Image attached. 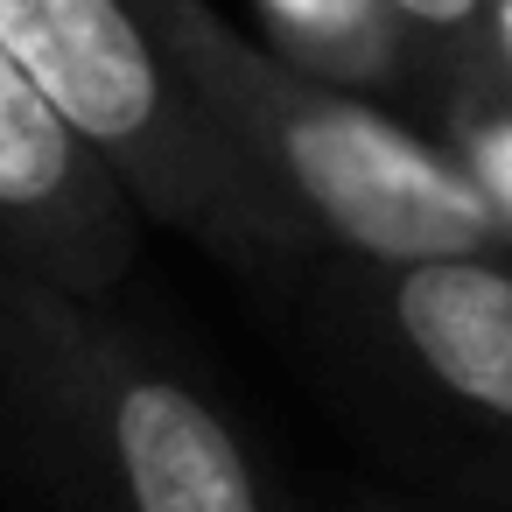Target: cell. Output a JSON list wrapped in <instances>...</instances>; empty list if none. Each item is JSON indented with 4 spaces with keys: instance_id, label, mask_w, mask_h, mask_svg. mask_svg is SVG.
Here are the masks:
<instances>
[{
    "instance_id": "6da1fadb",
    "label": "cell",
    "mask_w": 512,
    "mask_h": 512,
    "mask_svg": "<svg viewBox=\"0 0 512 512\" xmlns=\"http://www.w3.org/2000/svg\"><path fill=\"white\" fill-rule=\"evenodd\" d=\"M0 435L57 512H295L246 428L113 295L0 267Z\"/></svg>"
},
{
    "instance_id": "7a4b0ae2",
    "label": "cell",
    "mask_w": 512,
    "mask_h": 512,
    "mask_svg": "<svg viewBox=\"0 0 512 512\" xmlns=\"http://www.w3.org/2000/svg\"><path fill=\"white\" fill-rule=\"evenodd\" d=\"M141 8L162 22L183 78L260 176V190L302 225L316 260L330 253L351 267H407L512 253L505 211L456 162V148L421 141L344 78H323L246 36L211 0H141Z\"/></svg>"
},
{
    "instance_id": "3957f363",
    "label": "cell",
    "mask_w": 512,
    "mask_h": 512,
    "mask_svg": "<svg viewBox=\"0 0 512 512\" xmlns=\"http://www.w3.org/2000/svg\"><path fill=\"white\" fill-rule=\"evenodd\" d=\"M0 43L148 225L253 274L316 260L302 225L239 162L141 0H0Z\"/></svg>"
},
{
    "instance_id": "277c9868",
    "label": "cell",
    "mask_w": 512,
    "mask_h": 512,
    "mask_svg": "<svg viewBox=\"0 0 512 512\" xmlns=\"http://www.w3.org/2000/svg\"><path fill=\"white\" fill-rule=\"evenodd\" d=\"M337 267L330 309L358 379L463 498L512 512V253Z\"/></svg>"
},
{
    "instance_id": "5b68a950",
    "label": "cell",
    "mask_w": 512,
    "mask_h": 512,
    "mask_svg": "<svg viewBox=\"0 0 512 512\" xmlns=\"http://www.w3.org/2000/svg\"><path fill=\"white\" fill-rule=\"evenodd\" d=\"M141 211L0 43V267L106 302L141 260Z\"/></svg>"
},
{
    "instance_id": "8992f818",
    "label": "cell",
    "mask_w": 512,
    "mask_h": 512,
    "mask_svg": "<svg viewBox=\"0 0 512 512\" xmlns=\"http://www.w3.org/2000/svg\"><path fill=\"white\" fill-rule=\"evenodd\" d=\"M379 15H386L393 43L428 64V78L442 85V106L463 85H477L484 36H491V0H379Z\"/></svg>"
},
{
    "instance_id": "52a82bcc",
    "label": "cell",
    "mask_w": 512,
    "mask_h": 512,
    "mask_svg": "<svg viewBox=\"0 0 512 512\" xmlns=\"http://www.w3.org/2000/svg\"><path fill=\"white\" fill-rule=\"evenodd\" d=\"M463 92H484L498 106H512V0H491V36H484V64H477V85ZM456 92V99H463Z\"/></svg>"
},
{
    "instance_id": "ba28073f",
    "label": "cell",
    "mask_w": 512,
    "mask_h": 512,
    "mask_svg": "<svg viewBox=\"0 0 512 512\" xmlns=\"http://www.w3.org/2000/svg\"><path fill=\"white\" fill-rule=\"evenodd\" d=\"M351 512H407V505H386V498H358Z\"/></svg>"
}]
</instances>
